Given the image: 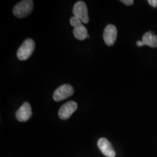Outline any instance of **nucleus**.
Wrapping results in <instances>:
<instances>
[{"mask_svg": "<svg viewBox=\"0 0 157 157\" xmlns=\"http://www.w3.org/2000/svg\"><path fill=\"white\" fill-rule=\"evenodd\" d=\"M35 48V42L33 39H25L21 47L18 48L17 52V58L20 60H25L33 53Z\"/></svg>", "mask_w": 157, "mask_h": 157, "instance_id": "1", "label": "nucleus"}, {"mask_svg": "<svg viewBox=\"0 0 157 157\" xmlns=\"http://www.w3.org/2000/svg\"><path fill=\"white\" fill-rule=\"evenodd\" d=\"M34 3L31 0L20 2L13 8V14L17 17H24L30 14L33 10Z\"/></svg>", "mask_w": 157, "mask_h": 157, "instance_id": "2", "label": "nucleus"}, {"mask_svg": "<svg viewBox=\"0 0 157 157\" xmlns=\"http://www.w3.org/2000/svg\"><path fill=\"white\" fill-rule=\"evenodd\" d=\"M74 16L77 17L81 20L84 23L89 22V16H88V10L86 4L82 1H78L74 6L73 8Z\"/></svg>", "mask_w": 157, "mask_h": 157, "instance_id": "3", "label": "nucleus"}, {"mask_svg": "<svg viewBox=\"0 0 157 157\" xmlns=\"http://www.w3.org/2000/svg\"><path fill=\"white\" fill-rule=\"evenodd\" d=\"M74 93V88L70 84H63L59 87L53 94V99L58 102L63 101L66 98L70 97Z\"/></svg>", "mask_w": 157, "mask_h": 157, "instance_id": "4", "label": "nucleus"}, {"mask_svg": "<svg viewBox=\"0 0 157 157\" xmlns=\"http://www.w3.org/2000/svg\"><path fill=\"white\" fill-rule=\"evenodd\" d=\"M77 103L74 101H68L66 103L63 104L60 110H59L58 116L63 120L69 119L71 115L75 112L77 109Z\"/></svg>", "mask_w": 157, "mask_h": 157, "instance_id": "5", "label": "nucleus"}, {"mask_svg": "<svg viewBox=\"0 0 157 157\" xmlns=\"http://www.w3.org/2000/svg\"><path fill=\"white\" fill-rule=\"evenodd\" d=\"M117 37V29L115 25H108L103 32V39L108 46H112Z\"/></svg>", "mask_w": 157, "mask_h": 157, "instance_id": "6", "label": "nucleus"}, {"mask_svg": "<svg viewBox=\"0 0 157 157\" xmlns=\"http://www.w3.org/2000/svg\"><path fill=\"white\" fill-rule=\"evenodd\" d=\"M32 117L31 106L28 102H25L19 108L16 112V118L19 121H26Z\"/></svg>", "mask_w": 157, "mask_h": 157, "instance_id": "7", "label": "nucleus"}, {"mask_svg": "<svg viewBox=\"0 0 157 157\" xmlns=\"http://www.w3.org/2000/svg\"><path fill=\"white\" fill-rule=\"evenodd\" d=\"M98 146L104 156L107 157H115L116 153L114 150L111 143L106 138H104V137L100 138L98 141Z\"/></svg>", "mask_w": 157, "mask_h": 157, "instance_id": "8", "label": "nucleus"}, {"mask_svg": "<svg viewBox=\"0 0 157 157\" xmlns=\"http://www.w3.org/2000/svg\"><path fill=\"white\" fill-rule=\"evenodd\" d=\"M141 42L143 45H147L151 48H157V35L148 31L143 36Z\"/></svg>", "mask_w": 157, "mask_h": 157, "instance_id": "9", "label": "nucleus"}, {"mask_svg": "<svg viewBox=\"0 0 157 157\" xmlns=\"http://www.w3.org/2000/svg\"><path fill=\"white\" fill-rule=\"evenodd\" d=\"M74 35L78 40H84L86 38H87L88 34L87 30L83 25H78L77 27H75L74 29Z\"/></svg>", "mask_w": 157, "mask_h": 157, "instance_id": "10", "label": "nucleus"}, {"mask_svg": "<svg viewBox=\"0 0 157 157\" xmlns=\"http://www.w3.org/2000/svg\"><path fill=\"white\" fill-rule=\"evenodd\" d=\"M82 22L81 21V20H80L79 18H78V17L76 16H73L72 17H71V19H70L71 25L72 26H74V28H75V27L78 26V25H82Z\"/></svg>", "mask_w": 157, "mask_h": 157, "instance_id": "11", "label": "nucleus"}, {"mask_svg": "<svg viewBox=\"0 0 157 157\" xmlns=\"http://www.w3.org/2000/svg\"><path fill=\"white\" fill-rule=\"evenodd\" d=\"M121 2H122L124 4V5H133V3H134V1L133 0H121Z\"/></svg>", "mask_w": 157, "mask_h": 157, "instance_id": "12", "label": "nucleus"}, {"mask_svg": "<svg viewBox=\"0 0 157 157\" xmlns=\"http://www.w3.org/2000/svg\"><path fill=\"white\" fill-rule=\"evenodd\" d=\"M148 3L153 7H157V0H149Z\"/></svg>", "mask_w": 157, "mask_h": 157, "instance_id": "13", "label": "nucleus"}, {"mask_svg": "<svg viewBox=\"0 0 157 157\" xmlns=\"http://www.w3.org/2000/svg\"><path fill=\"white\" fill-rule=\"evenodd\" d=\"M137 46H138V47L143 46L142 42H141V41H137Z\"/></svg>", "mask_w": 157, "mask_h": 157, "instance_id": "14", "label": "nucleus"}]
</instances>
